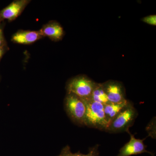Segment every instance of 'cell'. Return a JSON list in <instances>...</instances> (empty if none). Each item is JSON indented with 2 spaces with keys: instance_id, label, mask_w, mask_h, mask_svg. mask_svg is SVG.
Returning a JSON list of instances; mask_svg holds the SVG:
<instances>
[{
  "instance_id": "obj_2",
  "label": "cell",
  "mask_w": 156,
  "mask_h": 156,
  "mask_svg": "<svg viewBox=\"0 0 156 156\" xmlns=\"http://www.w3.org/2000/svg\"><path fill=\"white\" fill-rule=\"evenodd\" d=\"M137 116L138 112L131 102L109 123L105 131L110 133H128Z\"/></svg>"
},
{
  "instance_id": "obj_4",
  "label": "cell",
  "mask_w": 156,
  "mask_h": 156,
  "mask_svg": "<svg viewBox=\"0 0 156 156\" xmlns=\"http://www.w3.org/2000/svg\"><path fill=\"white\" fill-rule=\"evenodd\" d=\"M96 84L86 76H79L70 80L66 89L67 93H73L83 101H89Z\"/></svg>"
},
{
  "instance_id": "obj_16",
  "label": "cell",
  "mask_w": 156,
  "mask_h": 156,
  "mask_svg": "<svg viewBox=\"0 0 156 156\" xmlns=\"http://www.w3.org/2000/svg\"><path fill=\"white\" fill-rule=\"evenodd\" d=\"M7 50V46L0 47V60Z\"/></svg>"
},
{
  "instance_id": "obj_13",
  "label": "cell",
  "mask_w": 156,
  "mask_h": 156,
  "mask_svg": "<svg viewBox=\"0 0 156 156\" xmlns=\"http://www.w3.org/2000/svg\"><path fill=\"white\" fill-rule=\"evenodd\" d=\"M156 117H154L151 120L146 127V131L147 132L148 136H151L153 139L156 137Z\"/></svg>"
},
{
  "instance_id": "obj_10",
  "label": "cell",
  "mask_w": 156,
  "mask_h": 156,
  "mask_svg": "<svg viewBox=\"0 0 156 156\" xmlns=\"http://www.w3.org/2000/svg\"><path fill=\"white\" fill-rule=\"evenodd\" d=\"M131 103L130 101L127 100L122 103H109L104 105L105 114L109 124Z\"/></svg>"
},
{
  "instance_id": "obj_6",
  "label": "cell",
  "mask_w": 156,
  "mask_h": 156,
  "mask_svg": "<svg viewBox=\"0 0 156 156\" xmlns=\"http://www.w3.org/2000/svg\"><path fill=\"white\" fill-rule=\"evenodd\" d=\"M130 136V139L128 143L120 149L119 153L117 156H131L142 153H148L151 155L154 156L151 152L146 150V146L144 143V139H136L134 134H131L130 131L128 132Z\"/></svg>"
},
{
  "instance_id": "obj_8",
  "label": "cell",
  "mask_w": 156,
  "mask_h": 156,
  "mask_svg": "<svg viewBox=\"0 0 156 156\" xmlns=\"http://www.w3.org/2000/svg\"><path fill=\"white\" fill-rule=\"evenodd\" d=\"M44 37L40 30H19L14 34L11 41L20 44H30Z\"/></svg>"
},
{
  "instance_id": "obj_9",
  "label": "cell",
  "mask_w": 156,
  "mask_h": 156,
  "mask_svg": "<svg viewBox=\"0 0 156 156\" xmlns=\"http://www.w3.org/2000/svg\"><path fill=\"white\" fill-rule=\"evenodd\" d=\"M43 37H47L53 41L61 40L64 35L62 27L58 23L52 21L43 26L40 30Z\"/></svg>"
},
{
  "instance_id": "obj_15",
  "label": "cell",
  "mask_w": 156,
  "mask_h": 156,
  "mask_svg": "<svg viewBox=\"0 0 156 156\" xmlns=\"http://www.w3.org/2000/svg\"><path fill=\"white\" fill-rule=\"evenodd\" d=\"M4 46H7V44L4 37L2 28L0 23V47H4Z\"/></svg>"
},
{
  "instance_id": "obj_5",
  "label": "cell",
  "mask_w": 156,
  "mask_h": 156,
  "mask_svg": "<svg viewBox=\"0 0 156 156\" xmlns=\"http://www.w3.org/2000/svg\"><path fill=\"white\" fill-rule=\"evenodd\" d=\"M102 84L110 103H122L128 100L124 86L120 82L108 80Z\"/></svg>"
},
{
  "instance_id": "obj_1",
  "label": "cell",
  "mask_w": 156,
  "mask_h": 156,
  "mask_svg": "<svg viewBox=\"0 0 156 156\" xmlns=\"http://www.w3.org/2000/svg\"><path fill=\"white\" fill-rule=\"evenodd\" d=\"M83 101L87 108L85 126L105 131L109 122L105 114L103 105L91 100Z\"/></svg>"
},
{
  "instance_id": "obj_7",
  "label": "cell",
  "mask_w": 156,
  "mask_h": 156,
  "mask_svg": "<svg viewBox=\"0 0 156 156\" xmlns=\"http://www.w3.org/2000/svg\"><path fill=\"white\" fill-rule=\"evenodd\" d=\"M30 1L17 0L0 11V23L4 20L12 21L21 14Z\"/></svg>"
},
{
  "instance_id": "obj_3",
  "label": "cell",
  "mask_w": 156,
  "mask_h": 156,
  "mask_svg": "<svg viewBox=\"0 0 156 156\" xmlns=\"http://www.w3.org/2000/svg\"><path fill=\"white\" fill-rule=\"evenodd\" d=\"M64 107L74 123L79 126H85L87 108L83 100L73 93H67L65 98Z\"/></svg>"
},
{
  "instance_id": "obj_11",
  "label": "cell",
  "mask_w": 156,
  "mask_h": 156,
  "mask_svg": "<svg viewBox=\"0 0 156 156\" xmlns=\"http://www.w3.org/2000/svg\"><path fill=\"white\" fill-rule=\"evenodd\" d=\"M90 100L100 103L104 105L110 103L102 83H96Z\"/></svg>"
},
{
  "instance_id": "obj_14",
  "label": "cell",
  "mask_w": 156,
  "mask_h": 156,
  "mask_svg": "<svg viewBox=\"0 0 156 156\" xmlns=\"http://www.w3.org/2000/svg\"><path fill=\"white\" fill-rule=\"evenodd\" d=\"M142 21L150 25H156V15H149L144 17L142 19Z\"/></svg>"
},
{
  "instance_id": "obj_12",
  "label": "cell",
  "mask_w": 156,
  "mask_h": 156,
  "mask_svg": "<svg viewBox=\"0 0 156 156\" xmlns=\"http://www.w3.org/2000/svg\"><path fill=\"white\" fill-rule=\"evenodd\" d=\"M99 146L98 144H96L93 147H90L89 153L84 154L81 153L80 151L76 153H73L69 146L66 145L62 149L60 154L57 156H100L98 150Z\"/></svg>"
}]
</instances>
